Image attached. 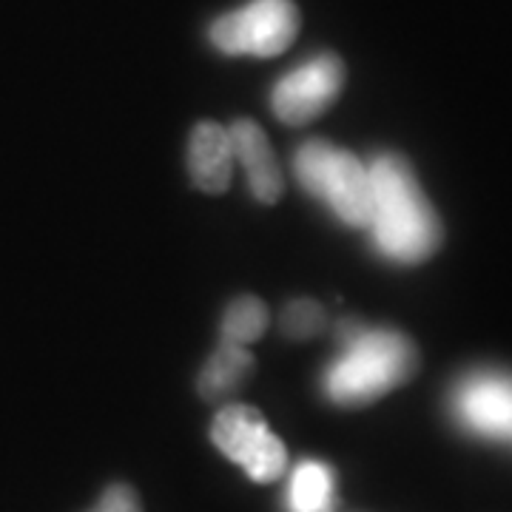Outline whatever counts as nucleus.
<instances>
[{
  "label": "nucleus",
  "instance_id": "obj_8",
  "mask_svg": "<svg viewBox=\"0 0 512 512\" xmlns=\"http://www.w3.org/2000/svg\"><path fill=\"white\" fill-rule=\"evenodd\" d=\"M228 137L234 146V157L245 168L251 194L265 205L279 202L285 185H282V171H279L274 148L268 143L265 131L256 126L254 120H234L228 126Z\"/></svg>",
  "mask_w": 512,
  "mask_h": 512
},
{
  "label": "nucleus",
  "instance_id": "obj_6",
  "mask_svg": "<svg viewBox=\"0 0 512 512\" xmlns=\"http://www.w3.org/2000/svg\"><path fill=\"white\" fill-rule=\"evenodd\" d=\"M450 410L467 433L512 444V373L473 370L461 376L450 396Z\"/></svg>",
  "mask_w": 512,
  "mask_h": 512
},
{
  "label": "nucleus",
  "instance_id": "obj_13",
  "mask_svg": "<svg viewBox=\"0 0 512 512\" xmlns=\"http://www.w3.org/2000/svg\"><path fill=\"white\" fill-rule=\"evenodd\" d=\"M325 322V308L313 299H291L282 311V333L296 342L319 336L325 330Z\"/></svg>",
  "mask_w": 512,
  "mask_h": 512
},
{
  "label": "nucleus",
  "instance_id": "obj_4",
  "mask_svg": "<svg viewBox=\"0 0 512 512\" xmlns=\"http://www.w3.org/2000/svg\"><path fill=\"white\" fill-rule=\"evenodd\" d=\"M299 29L291 0H251L211 26V43L225 55L274 57L285 52Z\"/></svg>",
  "mask_w": 512,
  "mask_h": 512
},
{
  "label": "nucleus",
  "instance_id": "obj_10",
  "mask_svg": "<svg viewBox=\"0 0 512 512\" xmlns=\"http://www.w3.org/2000/svg\"><path fill=\"white\" fill-rule=\"evenodd\" d=\"M254 370V356L242 345L220 342V348L208 356V362L202 365L197 376V390L202 399L214 402L228 393H234L239 384L245 382V376Z\"/></svg>",
  "mask_w": 512,
  "mask_h": 512
},
{
  "label": "nucleus",
  "instance_id": "obj_3",
  "mask_svg": "<svg viewBox=\"0 0 512 512\" xmlns=\"http://www.w3.org/2000/svg\"><path fill=\"white\" fill-rule=\"evenodd\" d=\"M293 171L302 188L353 228H367L370 220V174L350 151L328 140H308L293 157Z\"/></svg>",
  "mask_w": 512,
  "mask_h": 512
},
{
  "label": "nucleus",
  "instance_id": "obj_2",
  "mask_svg": "<svg viewBox=\"0 0 512 512\" xmlns=\"http://www.w3.org/2000/svg\"><path fill=\"white\" fill-rule=\"evenodd\" d=\"M416 367V348L399 330H350L345 350L325 370V393L333 404L359 407L376 402L393 387L410 379Z\"/></svg>",
  "mask_w": 512,
  "mask_h": 512
},
{
  "label": "nucleus",
  "instance_id": "obj_9",
  "mask_svg": "<svg viewBox=\"0 0 512 512\" xmlns=\"http://www.w3.org/2000/svg\"><path fill=\"white\" fill-rule=\"evenodd\" d=\"M234 146L228 128L202 120L188 137V174L205 194H222L234 174Z\"/></svg>",
  "mask_w": 512,
  "mask_h": 512
},
{
  "label": "nucleus",
  "instance_id": "obj_1",
  "mask_svg": "<svg viewBox=\"0 0 512 512\" xmlns=\"http://www.w3.org/2000/svg\"><path fill=\"white\" fill-rule=\"evenodd\" d=\"M370 174V237L376 251L393 262L413 265L439 248L441 225L419 183L396 154H379Z\"/></svg>",
  "mask_w": 512,
  "mask_h": 512
},
{
  "label": "nucleus",
  "instance_id": "obj_14",
  "mask_svg": "<svg viewBox=\"0 0 512 512\" xmlns=\"http://www.w3.org/2000/svg\"><path fill=\"white\" fill-rule=\"evenodd\" d=\"M94 512H143L140 510V501L131 487L126 484H111L109 490L103 493L100 504L94 507Z\"/></svg>",
  "mask_w": 512,
  "mask_h": 512
},
{
  "label": "nucleus",
  "instance_id": "obj_7",
  "mask_svg": "<svg viewBox=\"0 0 512 512\" xmlns=\"http://www.w3.org/2000/svg\"><path fill=\"white\" fill-rule=\"evenodd\" d=\"M345 83V66L336 55H316L279 77L271 92V109L288 126H305L330 109Z\"/></svg>",
  "mask_w": 512,
  "mask_h": 512
},
{
  "label": "nucleus",
  "instance_id": "obj_5",
  "mask_svg": "<svg viewBox=\"0 0 512 512\" xmlns=\"http://www.w3.org/2000/svg\"><path fill=\"white\" fill-rule=\"evenodd\" d=\"M211 439L254 481H274L285 470V444L268 430L262 413L248 404H231L220 410L211 424Z\"/></svg>",
  "mask_w": 512,
  "mask_h": 512
},
{
  "label": "nucleus",
  "instance_id": "obj_11",
  "mask_svg": "<svg viewBox=\"0 0 512 512\" xmlns=\"http://www.w3.org/2000/svg\"><path fill=\"white\" fill-rule=\"evenodd\" d=\"M333 507V473L328 464L305 461L296 467L288 487V512H330Z\"/></svg>",
  "mask_w": 512,
  "mask_h": 512
},
{
  "label": "nucleus",
  "instance_id": "obj_12",
  "mask_svg": "<svg viewBox=\"0 0 512 512\" xmlns=\"http://www.w3.org/2000/svg\"><path fill=\"white\" fill-rule=\"evenodd\" d=\"M268 328V308L262 299L256 296H239L228 305V311L222 316V342L231 345H251L256 339H262V333Z\"/></svg>",
  "mask_w": 512,
  "mask_h": 512
}]
</instances>
